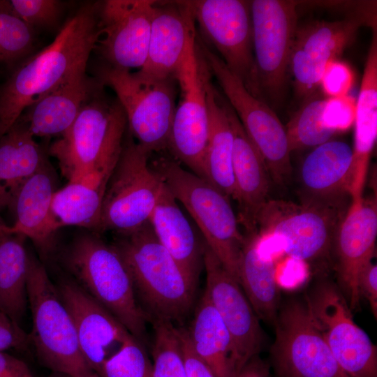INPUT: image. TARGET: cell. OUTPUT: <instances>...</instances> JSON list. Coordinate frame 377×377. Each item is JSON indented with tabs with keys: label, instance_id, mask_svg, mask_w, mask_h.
Wrapping results in <instances>:
<instances>
[{
	"label": "cell",
	"instance_id": "obj_1",
	"mask_svg": "<svg viewBox=\"0 0 377 377\" xmlns=\"http://www.w3.org/2000/svg\"><path fill=\"white\" fill-rule=\"evenodd\" d=\"M97 6L79 8L50 44L23 61L0 86V138L29 105L86 71L100 36Z\"/></svg>",
	"mask_w": 377,
	"mask_h": 377
},
{
	"label": "cell",
	"instance_id": "obj_2",
	"mask_svg": "<svg viewBox=\"0 0 377 377\" xmlns=\"http://www.w3.org/2000/svg\"><path fill=\"white\" fill-rule=\"evenodd\" d=\"M52 254L66 275L145 345L148 318L138 303L126 265L112 244L98 232L81 228Z\"/></svg>",
	"mask_w": 377,
	"mask_h": 377
},
{
	"label": "cell",
	"instance_id": "obj_3",
	"mask_svg": "<svg viewBox=\"0 0 377 377\" xmlns=\"http://www.w3.org/2000/svg\"><path fill=\"white\" fill-rule=\"evenodd\" d=\"M114 235L112 244L126 265L148 320H183L193 308L197 285L157 239L149 221Z\"/></svg>",
	"mask_w": 377,
	"mask_h": 377
},
{
	"label": "cell",
	"instance_id": "obj_4",
	"mask_svg": "<svg viewBox=\"0 0 377 377\" xmlns=\"http://www.w3.org/2000/svg\"><path fill=\"white\" fill-rule=\"evenodd\" d=\"M127 120L117 98L103 87L83 105L68 130L48 146L61 175L73 182L86 177L108 179L120 156Z\"/></svg>",
	"mask_w": 377,
	"mask_h": 377
},
{
	"label": "cell",
	"instance_id": "obj_5",
	"mask_svg": "<svg viewBox=\"0 0 377 377\" xmlns=\"http://www.w3.org/2000/svg\"><path fill=\"white\" fill-rule=\"evenodd\" d=\"M158 154L149 161L151 166L190 214L207 246L239 282L244 235L239 230L230 198L207 180L184 169L174 158Z\"/></svg>",
	"mask_w": 377,
	"mask_h": 377
},
{
	"label": "cell",
	"instance_id": "obj_6",
	"mask_svg": "<svg viewBox=\"0 0 377 377\" xmlns=\"http://www.w3.org/2000/svg\"><path fill=\"white\" fill-rule=\"evenodd\" d=\"M95 78L115 92L128 130L139 145L151 154L168 149L179 88L175 77L160 79L102 63Z\"/></svg>",
	"mask_w": 377,
	"mask_h": 377
},
{
	"label": "cell",
	"instance_id": "obj_7",
	"mask_svg": "<svg viewBox=\"0 0 377 377\" xmlns=\"http://www.w3.org/2000/svg\"><path fill=\"white\" fill-rule=\"evenodd\" d=\"M27 297L32 317L29 337L41 364L52 372L80 377L94 372L84 360L75 329L44 264L29 254Z\"/></svg>",
	"mask_w": 377,
	"mask_h": 377
},
{
	"label": "cell",
	"instance_id": "obj_8",
	"mask_svg": "<svg viewBox=\"0 0 377 377\" xmlns=\"http://www.w3.org/2000/svg\"><path fill=\"white\" fill-rule=\"evenodd\" d=\"M351 200L339 202L268 200L257 216L258 234L276 238L291 258L311 263L329 258Z\"/></svg>",
	"mask_w": 377,
	"mask_h": 377
},
{
	"label": "cell",
	"instance_id": "obj_9",
	"mask_svg": "<svg viewBox=\"0 0 377 377\" xmlns=\"http://www.w3.org/2000/svg\"><path fill=\"white\" fill-rule=\"evenodd\" d=\"M195 45L211 74L216 78L226 101L261 155L270 177L276 184L284 186L289 182L293 170L286 127L267 103L246 89L198 33Z\"/></svg>",
	"mask_w": 377,
	"mask_h": 377
},
{
	"label": "cell",
	"instance_id": "obj_10",
	"mask_svg": "<svg viewBox=\"0 0 377 377\" xmlns=\"http://www.w3.org/2000/svg\"><path fill=\"white\" fill-rule=\"evenodd\" d=\"M151 156L127 128L103 198L99 234L128 232L149 221L163 185L150 165Z\"/></svg>",
	"mask_w": 377,
	"mask_h": 377
},
{
	"label": "cell",
	"instance_id": "obj_11",
	"mask_svg": "<svg viewBox=\"0 0 377 377\" xmlns=\"http://www.w3.org/2000/svg\"><path fill=\"white\" fill-rule=\"evenodd\" d=\"M272 359L279 377H349L339 367L316 325L306 300L279 307Z\"/></svg>",
	"mask_w": 377,
	"mask_h": 377
},
{
	"label": "cell",
	"instance_id": "obj_12",
	"mask_svg": "<svg viewBox=\"0 0 377 377\" xmlns=\"http://www.w3.org/2000/svg\"><path fill=\"white\" fill-rule=\"evenodd\" d=\"M200 36L254 96L263 99L256 76L251 1H187Z\"/></svg>",
	"mask_w": 377,
	"mask_h": 377
},
{
	"label": "cell",
	"instance_id": "obj_13",
	"mask_svg": "<svg viewBox=\"0 0 377 377\" xmlns=\"http://www.w3.org/2000/svg\"><path fill=\"white\" fill-rule=\"evenodd\" d=\"M300 5L292 0L251 1L258 84L262 97L272 103L284 98Z\"/></svg>",
	"mask_w": 377,
	"mask_h": 377
},
{
	"label": "cell",
	"instance_id": "obj_14",
	"mask_svg": "<svg viewBox=\"0 0 377 377\" xmlns=\"http://www.w3.org/2000/svg\"><path fill=\"white\" fill-rule=\"evenodd\" d=\"M190 38L175 77L180 91L170 131L168 150L180 164L207 180L205 153L208 138V110L205 88V63Z\"/></svg>",
	"mask_w": 377,
	"mask_h": 377
},
{
	"label": "cell",
	"instance_id": "obj_15",
	"mask_svg": "<svg viewBox=\"0 0 377 377\" xmlns=\"http://www.w3.org/2000/svg\"><path fill=\"white\" fill-rule=\"evenodd\" d=\"M334 359L349 377H377V347L354 321L339 288L319 282L305 297Z\"/></svg>",
	"mask_w": 377,
	"mask_h": 377
},
{
	"label": "cell",
	"instance_id": "obj_16",
	"mask_svg": "<svg viewBox=\"0 0 377 377\" xmlns=\"http://www.w3.org/2000/svg\"><path fill=\"white\" fill-rule=\"evenodd\" d=\"M373 3L341 20L313 21L297 27L289 73L299 96L306 99L315 94L327 64L353 41L361 27H377L376 2Z\"/></svg>",
	"mask_w": 377,
	"mask_h": 377
},
{
	"label": "cell",
	"instance_id": "obj_17",
	"mask_svg": "<svg viewBox=\"0 0 377 377\" xmlns=\"http://www.w3.org/2000/svg\"><path fill=\"white\" fill-rule=\"evenodd\" d=\"M155 3L151 0L98 3L100 36L94 51L102 63L128 70L144 66Z\"/></svg>",
	"mask_w": 377,
	"mask_h": 377
},
{
	"label": "cell",
	"instance_id": "obj_18",
	"mask_svg": "<svg viewBox=\"0 0 377 377\" xmlns=\"http://www.w3.org/2000/svg\"><path fill=\"white\" fill-rule=\"evenodd\" d=\"M55 286L72 318L82 354L99 376L105 362L134 337L68 275L60 276Z\"/></svg>",
	"mask_w": 377,
	"mask_h": 377
},
{
	"label": "cell",
	"instance_id": "obj_19",
	"mask_svg": "<svg viewBox=\"0 0 377 377\" xmlns=\"http://www.w3.org/2000/svg\"><path fill=\"white\" fill-rule=\"evenodd\" d=\"M203 264L206 272L205 292L230 334L242 369L253 357L258 355L263 346V333L259 318L239 283L206 244Z\"/></svg>",
	"mask_w": 377,
	"mask_h": 377
},
{
	"label": "cell",
	"instance_id": "obj_20",
	"mask_svg": "<svg viewBox=\"0 0 377 377\" xmlns=\"http://www.w3.org/2000/svg\"><path fill=\"white\" fill-rule=\"evenodd\" d=\"M377 236L376 194L350 205L336 232L331 255L338 281L350 309L360 306L358 275L374 258Z\"/></svg>",
	"mask_w": 377,
	"mask_h": 377
},
{
	"label": "cell",
	"instance_id": "obj_21",
	"mask_svg": "<svg viewBox=\"0 0 377 377\" xmlns=\"http://www.w3.org/2000/svg\"><path fill=\"white\" fill-rule=\"evenodd\" d=\"M57 189V173L47 159L19 189L12 206L15 222L12 226L6 225L8 231L31 239L43 258H49L54 251L60 230L52 211Z\"/></svg>",
	"mask_w": 377,
	"mask_h": 377
},
{
	"label": "cell",
	"instance_id": "obj_22",
	"mask_svg": "<svg viewBox=\"0 0 377 377\" xmlns=\"http://www.w3.org/2000/svg\"><path fill=\"white\" fill-rule=\"evenodd\" d=\"M195 24L187 1L154 4L148 52L142 72L156 78L175 77Z\"/></svg>",
	"mask_w": 377,
	"mask_h": 377
},
{
	"label": "cell",
	"instance_id": "obj_23",
	"mask_svg": "<svg viewBox=\"0 0 377 377\" xmlns=\"http://www.w3.org/2000/svg\"><path fill=\"white\" fill-rule=\"evenodd\" d=\"M221 101L234 138L232 169L235 200L239 207L240 223L246 234L258 232L257 216L267 202L269 175L266 165L235 112L226 98Z\"/></svg>",
	"mask_w": 377,
	"mask_h": 377
},
{
	"label": "cell",
	"instance_id": "obj_24",
	"mask_svg": "<svg viewBox=\"0 0 377 377\" xmlns=\"http://www.w3.org/2000/svg\"><path fill=\"white\" fill-rule=\"evenodd\" d=\"M353 179V148L341 140H329L314 147L302 162L301 200H351Z\"/></svg>",
	"mask_w": 377,
	"mask_h": 377
},
{
	"label": "cell",
	"instance_id": "obj_25",
	"mask_svg": "<svg viewBox=\"0 0 377 377\" xmlns=\"http://www.w3.org/2000/svg\"><path fill=\"white\" fill-rule=\"evenodd\" d=\"M103 87L87 71L80 73L29 105L17 119L34 138L59 137L72 125L85 103Z\"/></svg>",
	"mask_w": 377,
	"mask_h": 377
},
{
	"label": "cell",
	"instance_id": "obj_26",
	"mask_svg": "<svg viewBox=\"0 0 377 377\" xmlns=\"http://www.w3.org/2000/svg\"><path fill=\"white\" fill-rule=\"evenodd\" d=\"M149 221L159 242L198 285L204 267L205 242L199 237L164 182Z\"/></svg>",
	"mask_w": 377,
	"mask_h": 377
},
{
	"label": "cell",
	"instance_id": "obj_27",
	"mask_svg": "<svg viewBox=\"0 0 377 377\" xmlns=\"http://www.w3.org/2000/svg\"><path fill=\"white\" fill-rule=\"evenodd\" d=\"M371 31V42L356 101L351 205L360 204L364 198L369 158L377 135V28Z\"/></svg>",
	"mask_w": 377,
	"mask_h": 377
},
{
	"label": "cell",
	"instance_id": "obj_28",
	"mask_svg": "<svg viewBox=\"0 0 377 377\" xmlns=\"http://www.w3.org/2000/svg\"><path fill=\"white\" fill-rule=\"evenodd\" d=\"M48 156V146L37 142L20 119L0 138V212L12 207L22 185Z\"/></svg>",
	"mask_w": 377,
	"mask_h": 377
},
{
	"label": "cell",
	"instance_id": "obj_29",
	"mask_svg": "<svg viewBox=\"0 0 377 377\" xmlns=\"http://www.w3.org/2000/svg\"><path fill=\"white\" fill-rule=\"evenodd\" d=\"M186 330L194 351L216 377L238 376L242 369L232 337L205 291Z\"/></svg>",
	"mask_w": 377,
	"mask_h": 377
},
{
	"label": "cell",
	"instance_id": "obj_30",
	"mask_svg": "<svg viewBox=\"0 0 377 377\" xmlns=\"http://www.w3.org/2000/svg\"><path fill=\"white\" fill-rule=\"evenodd\" d=\"M210 75L205 64L204 80L208 110V138L205 161L206 179L230 198L234 199L233 133L221 95L214 87Z\"/></svg>",
	"mask_w": 377,
	"mask_h": 377
},
{
	"label": "cell",
	"instance_id": "obj_31",
	"mask_svg": "<svg viewBox=\"0 0 377 377\" xmlns=\"http://www.w3.org/2000/svg\"><path fill=\"white\" fill-rule=\"evenodd\" d=\"M258 232L246 234L238 265L239 283L259 319L274 323L280 293L274 261L259 246Z\"/></svg>",
	"mask_w": 377,
	"mask_h": 377
},
{
	"label": "cell",
	"instance_id": "obj_32",
	"mask_svg": "<svg viewBox=\"0 0 377 377\" xmlns=\"http://www.w3.org/2000/svg\"><path fill=\"white\" fill-rule=\"evenodd\" d=\"M27 239L8 231L0 219V312L19 325L28 306Z\"/></svg>",
	"mask_w": 377,
	"mask_h": 377
},
{
	"label": "cell",
	"instance_id": "obj_33",
	"mask_svg": "<svg viewBox=\"0 0 377 377\" xmlns=\"http://www.w3.org/2000/svg\"><path fill=\"white\" fill-rule=\"evenodd\" d=\"M305 101L285 126L290 151L316 147L331 140L337 133L323 121L326 99L313 94Z\"/></svg>",
	"mask_w": 377,
	"mask_h": 377
},
{
	"label": "cell",
	"instance_id": "obj_34",
	"mask_svg": "<svg viewBox=\"0 0 377 377\" xmlns=\"http://www.w3.org/2000/svg\"><path fill=\"white\" fill-rule=\"evenodd\" d=\"M35 42L36 31L15 14L10 1L0 0V64L14 70L31 56Z\"/></svg>",
	"mask_w": 377,
	"mask_h": 377
},
{
	"label": "cell",
	"instance_id": "obj_35",
	"mask_svg": "<svg viewBox=\"0 0 377 377\" xmlns=\"http://www.w3.org/2000/svg\"><path fill=\"white\" fill-rule=\"evenodd\" d=\"M151 321L152 377H187L177 327L164 320Z\"/></svg>",
	"mask_w": 377,
	"mask_h": 377
},
{
	"label": "cell",
	"instance_id": "obj_36",
	"mask_svg": "<svg viewBox=\"0 0 377 377\" xmlns=\"http://www.w3.org/2000/svg\"><path fill=\"white\" fill-rule=\"evenodd\" d=\"M100 377H152L145 347L135 337L104 364Z\"/></svg>",
	"mask_w": 377,
	"mask_h": 377
},
{
	"label": "cell",
	"instance_id": "obj_37",
	"mask_svg": "<svg viewBox=\"0 0 377 377\" xmlns=\"http://www.w3.org/2000/svg\"><path fill=\"white\" fill-rule=\"evenodd\" d=\"M15 14L34 31L54 27L64 3L58 0H10Z\"/></svg>",
	"mask_w": 377,
	"mask_h": 377
},
{
	"label": "cell",
	"instance_id": "obj_38",
	"mask_svg": "<svg viewBox=\"0 0 377 377\" xmlns=\"http://www.w3.org/2000/svg\"><path fill=\"white\" fill-rule=\"evenodd\" d=\"M356 101L346 95L326 99L323 118L325 125L337 133L348 129L355 121Z\"/></svg>",
	"mask_w": 377,
	"mask_h": 377
},
{
	"label": "cell",
	"instance_id": "obj_39",
	"mask_svg": "<svg viewBox=\"0 0 377 377\" xmlns=\"http://www.w3.org/2000/svg\"><path fill=\"white\" fill-rule=\"evenodd\" d=\"M353 81L354 75L350 67L335 59L326 66L320 86L329 97L341 96L348 95Z\"/></svg>",
	"mask_w": 377,
	"mask_h": 377
},
{
	"label": "cell",
	"instance_id": "obj_40",
	"mask_svg": "<svg viewBox=\"0 0 377 377\" xmlns=\"http://www.w3.org/2000/svg\"><path fill=\"white\" fill-rule=\"evenodd\" d=\"M187 377H216L207 363L194 351L186 330L177 327Z\"/></svg>",
	"mask_w": 377,
	"mask_h": 377
},
{
	"label": "cell",
	"instance_id": "obj_41",
	"mask_svg": "<svg viewBox=\"0 0 377 377\" xmlns=\"http://www.w3.org/2000/svg\"><path fill=\"white\" fill-rule=\"evenodd\" d=\"M371 259L360 271L358 290L360 297L369 302L374 318H377V265Z\"/></svg>",
	"mask_w": 377,
	"mask_h": 377
},
{
	"label": "cell",
	"instance_id": "obj_42",
	"mask_svg": "<svg viewBox=\"0 0 377 377\" xmlns=\"http://www.w3.org/2000/svg\"><path fill=\"white\" fill-rule=\"evenodd\" d=\"M29 340V336L19 325L0 312V350L23 348Z\"/></svg>",
	"mask_w": 377,
	"mask_h": 377
},
{
	"label": "cell",
	"instance_id": "obj_43",
	"mask_svg": "<svg viewBox=\"0 0 377 377\" xmlns=\"http://www.w3.org/2000/svg\"><path fill=\"white\" fill-rule=\"evenodd\" d=\"M0 374L7 377H33L24 361L4 350H0Z\"/></svg>",
	"mask_w": 377,
	"mask_h": 377
},
{
	"label": "cell",
	"instance_id": "obj_44",
	"mask_svg": "<svg viewBox=\"0 0 377 377\" xmlns=\"http://www.w3.org/2000/svg\"><path fill=\"white\" fill-rule=\"evenodd\" d=\"M237 377H270V375L267 364L257 355L246 364Z\"/></svg>",
	"mask_w": 377,
	"mask_h": 377
},
{
	"label": "cell",
	"instance_id": "obj_45",
	"mask_svg": "<svg viewBox=\"0 0 377 377\" xmlns=\"http://www.w3.org/2000/svg\"><path fill=\"white\" fill-rule=\"evenodd\" d=\"M47 377H72V376L67 374H64L52 372V374H50Z\"/></svg>",
	"mask_w": 377,
	"mask_h": 377
},
{
	"label": "cell",
	"instance_id": "obj_46",
	"mask_svg": "<svg viewBox=\"0 0 377 377\" xmlns=\"http://www.w3.org/2000/svg\"><path fill=\"white\" fill-rule=\"evenodd\" d=\"M80 377H100L96 372H92L88 375L80 376Z\"/></svg>",
	"mask_w": 377,
	"mask_h": 377
},
{
	"label": "cell",
	"instance_id": "obj_47",
	"mask_svg": "<svg viewBox=\"0 0 377 377\" xmlns=\"http://www.w3.org/2000/svg\"><path fill=\"white\" fill-rule=\"evenodd\" d=\"M0 377H7V376H3V375H2V374H0Z\"/></svg>",
	"mask_w": 377,
	"mask_h": 377
}]
</instances>
